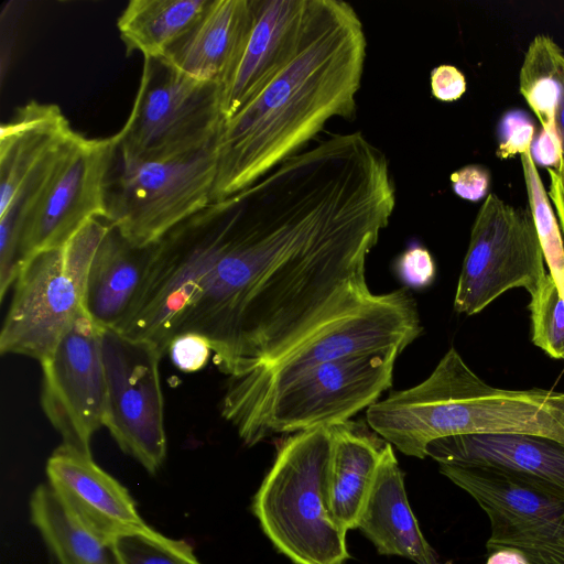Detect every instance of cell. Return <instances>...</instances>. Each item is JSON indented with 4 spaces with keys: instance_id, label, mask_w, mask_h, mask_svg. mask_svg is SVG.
<instances>
[{
    "instance_id": "6da1fadb",
    "label": "cell",
    "mask_w": 564,
    "mask_h": 564,
    "mask_svg": "<svg viewBox=\"0 0 564 564\" xmlns=\"http://www.w3.org/2000/svg\"><path fill=\"white\" fill-rule=\"evenodd\" d=\"M366 56L364 24L349 3L308 0L291 59L221 124L212 202L257 182L334 117L354 115Z\"/></svg>"
},
{
    "instance_id": "7a4b0ae2",
    "label": "cell",
    "mask_w": 564,
    "mask_h": 564,
    "mask_svg": "<svg viewBox=\"0 0 564 564\" xmlns=\"http://www.w3.org/2000/svg\"><path fill=\"white\" fill-rule=\"evenodd\" d=\"M371 430L408 456L426 457L432 441L470 434H529L564 444V392L490 386L454 348L419 384L367 409Z\"/></svg>"
},
{
    "instance_id": "3957f363",
    "label": "cell",
    "mask_w": 564,
    "mask_h": 564,
    "mask_svg": "<svg viewBox=\"0 0 564 564\" xmlns=\"http://www.w3.org/2000/svg\"><path fill=\"white\" fill-rule=\"evenodd\" d=\"M330 425L293 433L280 444L252 500L275 549L294 564H345L347 530L328 506Z\"/></svg>"
},
{
    "instance_id": "277c9868",
    "label": "cell",
    "mask_w": 564,
    "mask_h": 564,
    "mask_svg": "<svg viewBox=\"0 0 564 564\" xmlns=\"http://www.w3.org/2000/svg\"><path fill=\"white\" fill-rule=\"evenodd\" d=\"M110 224L87 223L66 243L28 258L14 284L0 333L1 354L45 359L86 310L85 294L94 254Z\"/></svg>"
},
{
    "instance_id": "5b68a950",
    "label": "cell",
    "mask_w": 564,
    "mask_h": 564,
    "mask_svg": "<svg viewBox=\"0 0 564 564\" xmlns=\"http://www.w3.org/2000/svg\"><path fill=\"white\" fill-rule=\"evenodd\" d=\"M216 140L197 151L160 161L134 160L115 147L105 184V219L137 245L156 243L212 203Z\"/></svg>"
},
{
    "instance_id": "8992f818",
    "label": "cell",
    "mask_w": 564,
    "mask_h": 564,
    "mask_svg": "<svg viewBox=\"0 0 564 564\" xmlns=\"http://www.w3.org/2000/svg\"><path fill=\"white\" fill-rule=\"evenodd\" d=\"M423 327L408 289L378 294L355 315L302 345L276 364L229 378L221 414L235 427L292 379L313 367L379 350H402Z\"/></svg>"
},
{
    "instance_id": "52a82bcc",
    "label": "cell",
    "mask_w": 564,
    "mask_h": 564,
    "mask_svg": "<svg viewBox=\"0 0 564 564\" xmlns=\"http://www.w3.org/2000/svg\"><path fill=\"white\" fill-rule=\"evenodd\" d=\"M143 61L133 107L113 135L117 150L134 160L160 161L215 141L224 122L220 86L183 73L164 56Z\"/></svg>"
},
{
    "instance_id": "ba28073f",
    "label": "cell",
    "mask_w": 564,
    "mask_h": 564,
    "mask_svg": "<svg viewBox=\"0 0 564 564\" xmlns=\"http://www.w3.org/2000/svg\"><path fill=\"white\" fill-rule=\"evenodd\" d=\"M401 352L379 350L326 362L296 376L236 429L248 446L278 433L348 421L389 389Z\"/></svg>"
},
{
    "instance_id": "9c48e42d",
    "label": "cell",
    "mask_w": 564,
    "mask_h": 564,
    "mask_svg": "<svg viewBox=\"0 0 564 564\" xmlns=\"http://www.w3.org/2000/svg\"><path fill=\"white\" fill-rule=\"evenodd\" d=\"M487 514L489 554L519 552L528 564H564V500L540 481L495 467L438 464Z\"/></svg>"
},
{
    "instance_id": "30bf717a",
    "label": "cell",
    "mask_w": 564,
    "mask_h": 564,
    "mask_svg": "<svg viewBox=\"0 0 564 564\" xmlns=\"http://www.w3.org/2000/svg\"><path fill=\"white\" fill-rule=\"evenodd\" d=\"M546 274L530 209L488 194L471 227L454 310L470 316L509 290L522 288L531 294Z\"/></svg>"
},
{
    "instance_id": "8fae6325",
    "label": "cell",
    "mask_w": 564,
    "mask_h": 564,
    "mask_svg": "<svg viewBox=\"0 0 564 564\" xmlns=\"http://www.w3.org/2000/svg\"><path fill=\"white\" fill-rule=\"evenodd\" d=\"M115 147L113 135L89 139L74 131L55 152L23 221L20 268L34 253L63 246L87 223L106 217L105 184Z\"/></svg>"
},
{
    "instance_id": "7c38bea8",
    "label": "cell",
    "mask_w": 564,
    "mask_h": 564,
    "mask_svg": "<svg viewBox=\"0 0 564 564\" xmlns=\"http://www.w3.org/2000/svg\"><path fill=\"white\" fill-rule=\"evenodd\" d=\"M107 382L104 425L122 452L155 474L166 456L158 348L120 332H102Z\"/></svg>"
},
{
    "instance_id": "4fadbf2b",
    "label": "cell",
    "mask_w": 564,
    "mask_h": 564,
    "mask_svg": "<svg viewBox=\"0 0 564 564\" xmlns=\"http://www.w3.org/2000/svg\"><path fill=\"white\" fill-rule=\"evenodd\" d=\"M104 329L85 310L41 361L45 415L61 434L62 444L88 455L106 412Z\"/></svg>"
},
{
    "instance_id": "5bb4252c",
    "label": "cell",
    "mask_w": 564,
    "mask_h": 564,
    "mask_svg": "<svg viewBox=\"0 0 564 564\" xmlns=\"http://www.w3.org/2000/svg\"><path fill=\"white\" fill-rule=\"evenodd\" d=\"M48 485L67 511L107 544L147 528L134 500L91 455L62 444L46 463Z\"/></svg>"
},
{
    "instance_id": "9a60e30c",
    "label": "cell",
    "mask_w": 564,
    "mask_h": 564,
    "mask_svg": "<svg viewBox=\"0 0 564 564\" xmlns=\"http://www.w3.org/2000/svg\"><path fill=\"white\" fill-rule=\"evenodd\" d=\"M308 0H254V20L242 53L220 86L224 121L251 100L293 56Z\"/></svg>"
},
{
    "instance_id": "2e32d148",
    "label": "cell",
    "mask_w": 564,
    "mask_h": 564,
    "mask_svg": "<svg viewBox=\"0 0 564 564\" xmlns=\"http://www.w3.org/2000/svg\"><path fill=\"white\" fill-rule=\"evenodd\" d=\"M426 456L438 464L495 467L543 484L564 500V444L529 434H470L429 443Z\"/></svg>"
},
{
    "instance_id": "e0dca14e",
    "label": "cell",
    "mask_w": 564,
    "mask_h": 564,
    "mask_svg": "<svg viewBox=\"0 0 564 564\" xmlns=\"http://www.w3.org/2000/svg\"><path fill=\"white\" fill-rule=\"evenodd\" d=\"M254 20V0H210L164 57L183 73L221 86L236 66Z\"/></svg>"
},
{
    "instance_id": "ac0fdd59",
    "label": "cell",
    "mask_w": 564,
    "mask_h": 564,
    "mask_svg": "<svg viewBox=\"0 0 564 564\" xmlns=\"http://www.w3.org/2000/svg\"><path fill=\"white\" fill-rule=\"evenodd\" d=\"M357 529L382 555L405 557L416 564H443L421 532L406 498L404 475L389 443Z\"/></svg>"
},
{
    "instance_id": "d6986e66",
    "label": "cell",
    "mask_w": 564,
    "mask_h": 564,
    "mask_svg": "<svg viewBox=\"0 0 564 564\" xmlns=\"http://www.w3.org/2000/svg\"><path fill=\"white\" fill-rule=\"evenodd\" d=\"M155 243L140 246L110 224L90 264L85 308L102 328L118 329L147 276Z\"/></svg>"
},
{
    "instance_id": "ffe728a7",
    "label": "cell",
    "mask_w": 564,
    "mask_h": 564,
    "mask_svg": "<svg viewBox=\"0 0 564 564\" xmlns=\"http://www.w3.org/2000/svg\"><path fill=\"white\" fill-rule=\"evenodd\" d=\"M74 132L58 106L31 100L0 129V213L39 164Z\"/></svg>"
},
{
    "instance_id": "44dd1931",
    "label": "cell",
    "mask_w": 564,
    "mask_h": 564,
    "mask_svg": "<svg viewBox=\"0 0 564 564\" xmlns=\"http://www.w3.org/2000/svg\"><path fill=\"white\" fill-rule=\"evenodd\" d=\"M327 478L330 512L347 531L357 529L388 442L351 421L330 425Z\"/></svg>"
},
{
    "instance_id": "7402d4cb",
    "label": "cell",
    "mask_w": 564,
    "mask_h": 564,
    "mask_svg": "<svg viewBox=\"0 0 564 564\" xmlns=\"http://www.w3.org/2000/svg\"><path fill=\"white\" fill-rule=\"evenodd\" d=\"M210 0H131L117 26L127 52L164 56L198 21Z\"/></svg>"
},
{
    "instance_id": "603a6c76",
    "label": "cell",
    "mask_w": 564,
    "mask_h": 564,
    "mask_svg": "<svg viewBox=\"0 0 564 564\" xmlns=\"http://www.w3.org/2000/svg\"><path fill=\"white\" fill-rule=\"evenodd\" d=\"M31 521L61 564H120L111 544L102 542L63 506L50 485L30 500Z\"/></svg>"
},
{
    "instance_id": "cb8c5ba5",
    "label": "cell",
    "mask_w": 564,
    "mask_h": 564,
    "mask_svg": "<svg viewBox=\"0 0 564 564\" xmlns=\"http://www.w3.org/2000/svg\"><path fill=\"white\" fill-rule=\"evenodd\" d=\"M564 87V51L545 34L530 42L519 73V90L551 137H558L555 116Z\"/></svg>"
},
{
    "instance_id": "d4e9b609",
    "label": "cell",
    "mask_w": 564,
    "mask_h": 564,
    "mask_svg": "<svg viewBox=\"0 0 564 564\" xmlns=\"http://www.w3.org/2000/svg\"><path fill=\"white\" fill-rule=\"evenodd\" d=\"M523 178L536 234L550 275L564 297V243L549 195L531 152L520 155Z\"/></svg>"
},
{
    "instance_id": "484cf974",
    "label": "cell",
    "mask_w": 564,
    "mask_h": 564,
    "mask_svg": "<svg viewBox=\"0 0 564 564\" xmlns=\"http://www.w3.org/2000/svg\"><path fill=\"white\" fill-rule=\"evenodd\" d=\"M120 564H202L186 540L167 538L149 525L111 542Z\"/></svg>"
},
{
    "instance_id": "4316f807",
    "label": "cell",
    "mask_w": 564,
    "mask_h": 564,
    "mask_svg": "<svg viewBox=\"0 0 564 564\" xmlns=\"http://www.w3.org/2000/svg\"><path fill=\"white\" fill-rule=\"evenodd\" d=\"M530 296L533 344L550 357L564 360V297L550 273Z\"/></svg>"
},
{
    "instance_id": "83f0119b",
    "label": "cell",
    "mask_w": 564,
    "mask_h": 564,
    "mask_svg": "<svg viewBox=\"0 0 564 564\" xmlns=\"http://www.w3.org/2000/svg\"><path fill=\"white\" fill-rule=\"evenodd\" d=\"M535 133V124L528 112L522 109L508 110L501 116L497 128V156L506 160L530 151Z\"/></svg>"
},
{
    "instance_id": "f1b7e54d",
    "label": "cell",
    "mask_w": 564,
    "mask_h": 564,
    "mask_svg": "<svg viewBox=\"0 0 564 564\" xmlns=\"http://www.w3.org/2000/svg\"><path fill=\"white\" fill-rule=\"evenodd\" d=\"M397 271L408 286L422 289L433 282L436 267L430 251L425 247L415 243L399 257Z\"/></svg>"
},
{
    "instance_id": "f546056e",
    "label": "cell",
    "mask_w": 564,
    "mask_h": 564,
    "mask_svg": "<svg viewBox=\"0 0 564 564\" xmlns=\"http://www.w3.org/2000/svg\"><path fill=\"white\" fill-rule=\"evenodd\" d=\"M169 354L173 364L182 371L193 372L202 369L210 357L212 345L197 334H184L175 337Z\"/></svg>"
},
{
    "instance_id": "4dcf8cb0",
    "label": "cell",
    "mask_w": 564,
    "mask_h": 564,
    "mask_svg": "<svg viewBox=\"0 0 564 564\" xmlns=\"http://www.w3.org/2000/svg\"><path fill=\"white\" fill-rule=\"evenodd\" d=\"M489 182L488 170L476 164L463 166L451 175L454 193L470 202H477L488 195Z\"/></svg>"
},
{
    "instance_id": "1f68e13d",
    "label": "cell",
    "mask_w": 564,
    "mask_h": 564,
    "mask_svg": "<svg viewBox=\"0 0 564 564\" xmlns=\"http://www.w3.org/2000/svg\"><path fill=\"white\" fill-rule=\"evenodd\" d=\"M433 96L441 101H455L466 91V78L455 66L443 64L431 72Z\"/></svg>"
},
{
    "instance_id": "d6a6232c",
    "label": "cell",
    "mask_w": 564,
    "mask_h": 564,
    "mask_svg": "<svg viewBox=\"0 0 564 564\" xmlns=\"http://www.w3.org/2000/svg\"><path fill=\"white\" fill-rule=\"evenodd\" d=\"M530 152L534 162L546 169H557L563 160L560 138L551 137L542 129L535 133Z\"/></svg>"
},
{
    "instance_id": "836d02e7",
    "label": "cell",
    "mask_w": 564,
    "mask_h": 564,
    "mask_svg": "<svg viewBox=\"0 0 564 564\" xmlns=\"http://www.w3.org/2000/svg\"><path fill=\"white\" fill-rule=\"evenodd\" d=\"M550 177L549 198L553 203L564 234V159L557 169L547 167Z\"/></svg>"
},
{
    "instance_id": "e575fe53",
    "label": "cell",
    "mask_w": 564,
    "mask_h": 564,
    "mask_svg": "<svg viewBox=\"0 0 564 564\" xmlns=\"http://www.w3.org/2000/svg\"><path fill=\"white\" fill-rule=\"evenodd\" d=\"M486 564H528V562L519 552L503 549L489 554Z\"/></svg>"
},
{
    "instance_id": "d590c367",
    "label": "cell",
    "mask_w": 564,
    "mask_h": 564,
    "mask_svg": "<svg viewBox=\"0 0 564 564\" xmlns=\"http://www.w3.org/2000/svg\"><path fill=\"white\" fill-rule=\"evenodd\" d=\"M555 128L562 145V153L564 159V87L561 93L558 100L556 116H555Z\"/></svg>"
}]
</instances>
